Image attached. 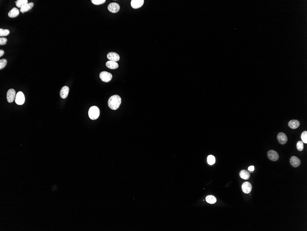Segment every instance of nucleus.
Wrapping results in <instances>:
<instances>
[{
    "instance_id": "nucleus-1",
    "label": "nucleus",
    "mask_w": 307,
    "mask_h": 231,
    "mask_svg": "<svg viewBox=\"0 0 307 231\" xmlns=\"http://www.w3.org/2000/svg\"><path fill=\"white\" fill-rule=\"evenodd\" d=\"M122 103V99L120 96L115 95H113L108 100V106L112 110H117L120 106Z\"/></svg>"
},
{
    "instance_id": "nucleus-2",
    "label": "nucleus",
    "mask_w": 307,
    "mask_h": 231,
    "mask_svg": "<svg viewBox=\"0 0 307 231\" xmlns=\"http://www.w3.org/2000/svg\"><path fill=\"white\" fill-rule=\"evenodd\" d=\"M100 114V110L98 107L94 106L91 107L88 111V116L91 119H97Z\"/></svg>"
},
{
    "instance_id": "nucleus-3",
    "label": "nucleus",
    "mask_w": 307,
    "mask_h": 231,
    "mask_svg": "<svg viewBox=\"0 0 307 231\" xmlns=\"http://www.w3.org/2000/svg\"><path fill=\"white\" fill-rule=\"evenodd\" d=\"M99 77L102 81L107 83L112 79V75L107 72H102L99 74Z\"/></svg>"
},
{
    "instance_id": "nucleus-4",
    "label": "nucleus",
    "mask_w": 307,
    "mask_h": 231,
    "mask_svg": "<svg viewBox=\"0 0 307 231\" xmlns=\"http://www.w3.org/2000/svg\"><path fill=\"white\" fill-rule=\"evenodd\" d=\"M15 101L17 104L19 105H23L25 103V96L22 91H19L16 94Z\"/></svg>"
},
{
    "instance_id": "nucleus-5",
    "label": "nucleus",
    "mask_w": 307,
    "mask_h": 231,
    "mask_svg": "<svg viewBox=\"0 0 307 231\" xmlns=\"http://www.w3.org/2000/svg\"><path fill=\"white\" fill-rule=\"evenodd\" d=\"M16 92L14 89H11L9 90L7 92V101L9 103H11L14 101L16 96Z\"/></svg>"
},
{
    "instance_id": "nucleus-6",
    "label": "nucleus",
    "mask_w": 307,
    "mask_h": 231,
    "mask_svg": "<svg viewBox=\"0 0 307 231\" xmlns=\"http://www.w3.org/2000/svg\"><path fill=\"white\" fill-rule=\"evenodd\" d=\"M108 9L110 12L117 13L120 10V6L116 2H112L108 5Z\"/></svg>"
},
{
    "instance_id": "nucleus-7",
    "label": "nucleus",
    "mask_w": 307,
    "mask_h": 231,
    "mask_svg": "<svg viewBox=\"0 0 307 231\" xmlns=\"http://www.w3.org/2000/svg\"><path fill=\"white\" fill-rule=\"evenodd\" d=\"M268 158L272 161H276L279 159V156L278 153L274 150H270L268 152Z\"/></svg>"
},
{
    "instance_id": "nucleus-8",
    "label": "nucleus",
    "mask_w": 307,
    "mask_h": 231,
    "mask_svg": "<svg viewBox=\"0 0 307 231\" xmlns=\"http://www.w3.org/2000/svg\"><path fill=\"white\" fill-rule=\"evenodd\" d=\"M242 190L245 194H249L252 190V185L249 182H245L242 185Z\"/></svg>"
},
{
    "instance_id": "nucleus-9",
    "label": "nucleus",
    "mask_w": 307,
    "mask_h": 231,
    "mask_svg": "<svg viewBox=\"0 0 307 231\" xmlns=\"http://www.w3.org/2000/svg\"><path fill=\"white\" fill-rule=\"evenodd\" d=\"M277 139L279 143L281 144H286L288 141V138L286 134L280 132L277 135Z\"/></svg>"
},
{
    "instance_id": "nucleus-10",
    "label": "nucleus",
    "mask_w": 307,
    "mask_h": 231,
    "mask_svg": "<svg viewBox=\"0 0 307 231\" xmlns=\"http://www.w3.org/2000/svg\"><path fill=\"white\" fill-rule=\"evenodd\" d=\"M107 57L110 61L117 62L120 60V57L118 54L115 52H110L108 54Z\"/></svg>"
},
{
    "instance_id": "nucleus-11",
    "label": "nucleus",
    "mask_w": 307,
    "mask_h": 231,
    "mask_svg": "<svg viewBox=\"0 0 307 231\" xmlns=\"http://www.w3.org/2000/svg\"><path fill=\"white\" fill-rule=\"evenodd\" d=\"M143 3V0H132L131 2V6L134 9H137L141 7Z\"/></svg>"
},
{
    "instance_id": "nucleus-12",
    "label": "nucleus",
    "mask_w": 307,
    "mask_h": 231,
    "mask_svg": "<svg viewBox=\"0 0 307 231\" xmlns=\"http://www.w3.org/2000/svg\"><path fill=\"white\" fill-rule=\"evenodd\" d=\"M290 163L293 167H297L300 165L301 162L298 157L293 156L290 159Z\"/></svg>"
},
{
    "instance_id": "nucleus-13",
    "label": "nucleus",
    "mask_w": 307,
    "mask_h": 231,
    "mask_svg": "<svg viewBox=\"0 0 307 231\" xmlns=\"http://www.w3.org/2000/svg\"><path fill=\"white\" fill-rule=\"evenodd\" d=\"M69 92V88L67 86H64L62 88L60 92V95L61 97L63 99H65L67 98L68 96Z\"/></svg>"
},
{
    "instance_id": "nucleus-14",
    "label": "nucleus",
    "mask_w": 307,
    "mask_h": 231,
    "mask_svg": "<svg viewBox=\"0 0 307 231\" xmlns=\"http://www.w3.org/2000/svg\"><path fill=\"white\" fill-rule=\"evenodd\" d=\"M34 5V4L33 2L28 3L26 4L24 6L21 8H20V11L22 13L26 12L27 11L30 10V9L33 7Z\"/></svg>"
},
{
    "instance_id": "nucleus-15",
    "label": "nucleus",
    "mask_w": 307,
    "mask_h": 231,
    "mask_svg": "<svg viewBox=\"0 0 307 231\" xmlns=\"http://www.w3.org/2000/svg\"><path fill=\"white\" fill-rule=\"evenodd\" d=\"M300 122L296 119L291 120L288 123V125L290 128L295 129L300 126Z\"/></svg>"
},
{
    "instance_id": "nucleus-16",
    "label": "nucleus",
    "mask_w": 307,
    "mask_h": 231,
    "mask_svg": "<svg viewBox=\"0 0 307 231\" xmlns=\"http://www.w3.org/2000/svg\"><path fill=\"white\" fill-rule=\"evenodd\" d=\"M19 14H20L19 10L16 7H13L9 11L8 14V15L10 18H15L17 16H18Z\"/></svg>"
},
{
    "instance_id": "nucleus-17",
    "label": "nucleus",
    "mask_w": 307,
    "mask_h": 231,
    "mask_svg": "<svg viewBox=\"0 0 307 231\" xmlns=\"http://www.w3.org/2000/svg\"><path fill=\"white\" fill-rule=\"evenodd\" d=\"M106 66L107 68L111 69H115L118 68L119 65L115 61H109L106 62Z\"/></svg>"
},
{
    "instance_id": "nucleus-18",
    "label": "nucleus",
    "mask_w": 307,
    "mask_h": 231,
    "mask_svg": "<svg viewBox=\"0 0 307 231\" xmlns=\"http://www.w3.org/2000/svg\"><path fill=\"white\" fill-rule=\"evenodd\" d=\"M240 176L244 180H248L250 177V174L246 170H242L240 172Z\"/></svg>"
},
{
    "instance_id": "nucleus-19",
    "label": "nucleus",
    "mask_w": 307,
    "mask_h": 231,
    "mask_svg": "<svg viewBox=\"0 0 307 231\" xmlns=\"http://www.w3.org/2000/svg\"><path fill=\"white\" fill-rule=\"evenodd\" d=\"M206 200L207 203L210 204H214L217 202V199L212 195L207 196L206 198Z\"/></svg>"
},
{
    "instance_id": "nucleus-20",
    "label": "nucleus",
    "mask_w": 307,
    "mask_h": 231,
    "mask_svg": "<svg viewBox=\"0 0 307 231\" xmlns=\"http://www.w3.org/2000/svg\"><path fill=\"white\" fill-rule=\"evenodd\" d=\"M27 3H28V1L27 0H18L16 2V6L19 8H21Z\"/></svg>"
},
{
    "instance_id": "nucleus-21",
    "label": "nucleus",
    "mask_w": 307,
    "mask_h": 231,
    "mask_svg": "<svg viewBox=\"0 0 307 231\" xmlns=\"http://www.w3.org/2000/svg\"><path fill=\"white\" fill-rule=\"evenodd\" d=\"M215 158L212 155H210L207 157V162L210 165H212L215 163Z\"/></svg>"
},
{
    "instance_id": "nucleus-22",
    "label": "nucleus",
    "mask_w": 307,
    "mask_h": 231,
    "mask_svg": "<svg viewBox=\"0 0 307 231\" xmlns=\"http://www.w3.org/2000/svg\"><path fill=\"white\" fill-rule=\"evenodd\" d=\"M10 33V31L7 29H0V36L1 37H3V36H7L9 35Z\"/></svg>"
},
{
    "instance_id": "nucleus-23",
    "label": "nucleus",
    "mask_w": 307,
    "mask_h": 231,
    "mask_svg": "<svg viewBox=\"0 0 307 231\" xmlns=\"http://www.w3.org/2000/svg\"><path fill=\"white\" fill-rule=\"evenodd\" d=\"M296 147L299 151H302L304 149V144L303 142L301 141L297 142L296 144Z\"/></svg>"
},
{
    "instance_id": "nucleus-24",
    "label": "nucleus",
    "mask_w": 307,
    "mask_h": 231,
    "mask_svg": "<svg viewBox=\"0 0 307 231\" xmlns=\"http://www.w3.org/2000/svg\"><path fill=\"white\" fill-rule=\"evenodd\" d=\"M7 64V61L5 59H1L0 60V69L2 70L5 67Z\"/></svg>"
},
{
    "instance_id": "nucleus-25",
    "label": "nucleus",
    "mask_w": 307,
    "mask_h": 231,
    "mask_svg": "<svg viewBox=\"0 0 307 231\" xmlns=\"http://www.w3.org/2000/svg\"><path fill=\"white\" fill-rule=\"evenodd\" d=\"M301 139H302V141L305 144H307V131H304L303 133H302V135H301Z\"/></svg>"
},
{
    "instance_id": "nucleus-26",
    "label": "nucleus",
    "mask_w": 307,
    "mask_h": 231,
    "mask_svg": "<svg viewBox=\"0 0 307 231\" xmlns=\"http://www.w3.org/2000/svg\"><path fill=\"white\" fill-rule=\"evenodd\" d=\"M91 2L92 3L95 4V5H99L104 3V2H106V1L105 0H92Z\"/></svg>"
},
{
    "instance_id": "nucleus-27",
    "label": "nucleus",
    "mask_w": 307,
    "mask_h": 231,
    "mask_svg": "<svg viewBox=\"0 0 307 231\" xmlns=\"http://www.w3.org/2000/svg\"><path fill=\"white\" fill-rule=\"evenodd\" d=\"M7 40L6 38L4 37H1L0 38V45H3L6 44L7 42Z\"/></svg>"
},
{
    "instance_id": "nucleus-28",
    "label": "nucleus",
    "mask_w": 307,
    "mask_h": 231,
    "mask_svg": "<svg viewBox=\"0 0 307 231\" xmlns=\"http://www.w3.org/2000/svg\"><path fill=\"white\" fill-rule=\"evenodd\" d=\"M248 170L250 171H251V172H252V171H253L254 170V166H250V167H248Z\"/></svg>"
},
{
    "instance_id": "nucleus-29",
    "label": "nucleus",
    "mask_w": 307,
    "mask_h": 231,
    "mask_svg": "<svg viewBox=\"0 0 307 231\" xmlns=\"http://www.w3.org/2000/svg\"><path fill=\"white\" fill-rule=\"evenodd\" d=\"M4 54V51L3 50H0V57H2V56H3Z\"/></svg>"
}]
</instances>
